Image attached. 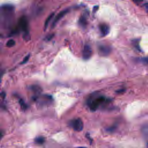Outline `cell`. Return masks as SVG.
<instances>
[{"label":"cell","mask_w":148,"mask_h":148,"mask_svg":"<svg viewBox=\"0 0 148 148\" xmlns=\"http://www.w3.org/2000/svg\"><path fill=\"white\" fill-rule=\"evenodd\" d=\"M78 148H86V147H78Z\"/></svg>","instance_id":"20"},{"label":"cell","mask_w":148,"mask_h":148,"mask_svg":"<svg viewBox=\"0 0 148 148\" xmlns=\"http://www.w3.org/2000/svg\"><path fill=\"white\" fill-rule=\"evenodd\" d=\"M2 137H3V134L0 132V139H1Z\"/></svg>","instance_id":"19"},{"label":"cell","mask_w":148,"mask_h":148,"mask_svg":"<svg viewBox=\"0 0 148 148\" xmlns=\"http://www.w3.org/2000/svg\"><path fill=\"white\" fill-rule=\"evenodd\" d=\"M100 32L102 36L105 37L109 34L110 32V27L106 24H101L99 26Z\"/></svg>","instance_id":"5"},{"label":"cell","mask_w":148,"mask_h":148,"mask_svg":"<svg viewBox=\"0 0 148 148\" xmlns=\"http://www.w3.org/2000/svg\"><path fill=\"white\" fill-rule=\"evenodd\" d=\"M19 26L22 30L25 31L26 33H28L27 29H28V22L25 18H22L19 20Z\"/></svg>","instance_id":"8"},{"label":"cell","mask_w":148,"mask_h":148,"mask_svg":"<svg viewBox=\"0 0 148 148\" xmlns=\"http://www.w3.org/2000/svg\"><path fill=\"white\" fill-rule=\"evenodd\" d=\"M134 46H135L136 48H137V49H138V50H140V49H139V45H138V41H136L135 40V41H134Z\"/></svg>","instance_id":"17"},{"label":"cell","mask_w":148,"mask_h":148,"mask_svg":"<svg viewBox=\"0 0 148 148\" xmlns=\"http://www.w3.org/2000/svg\"><path fill=\"white\" fill-rule=\"evenodd\" d=\"M15 41H14V40H9L8 42H7V47H8V48H11V47H12V46H14L15 45Z\"/></svg>","instance_id":"14"},{"label":"cell","mask_w":148,"mask_h":148,"mask_svg":"<svg viewBox=\"0 0 148 148\" xmlns=\"http://www.w3.org/2000/svg\"><path fill=\"white\" fill-rule=\"evenodd\" d=\"M98 52L102 56H108L111 52V48L109 46L101 45L98 46Z\"/></svg>","instance_id":"3"},{"label":"cell","mask_w":148,"mask_h":148,"mask_svg":"<svg viewBox=\"0 0 148 148\" xmlns=\"http://www.w3.org/2000/svg\"><path fill=\"white\" fill-rule=\"evenodd\" d=\"M40 87H38V86H34L32 87V90L34 91V92H37V91H39L40 90Z\"/></svg>","instance_id":"16"},{"label":"cell","mask_w":148,"mask_h":148,"mask_svg":"<svg viewBox=\"0 0 148 148\" xmlns=\"http://www.w3.org/2000/svg\"><path fill=\"white\" fill-rule=\"evenodd\" d=\"M35 142L38 144H42L45 142V138L42 136H38L35 139Z\"/></svg>","instance_id":"12"},{"label":"cell","mask_w":148,"mask_h":148,"mask_svg":"<svg viewBox=\"0 0 148 148\" xmlns=\"http://www.w3.org/2000/svg\"><path fill=\"white\" fill-rule=\"evenodd\" d=\"M30 55H28L27 56H26L24 58V59L23 60V61H22V64H23L26 63L29 61V59H30Z\"/></svg>","instance_id":"15"},{"label":"cell","mask_w":148,"mask_h":148,"mask_svg":"<svg viewBox=\"0 0 148 148\" xmlns=\"http://www.w3.org/2000/svg\"><path fill=\"white\" fill-rule=\"evenodd\" d=\"M144 7H145V10H146L147 13L148 14V3L144 4Z\"/></svg>","instance_id":"18"},{"label":"cell","mask_w":148,"mask_h":148,"mask_svg":"<svg viewBox=\"0 0 148 148\" xmlns=\"http://www.w3.org/2000/svg\"><path fill=\"white\" fill-rule=\"evenodd\" d=\"M68 12V10H64V11L60 12L56 16V18H55V19H54V20H53V23H52V28L56 26V25L60 21V20L62 18H63Z\"/></svg>","instance_id":"6"},{"label":"cell","mask_w":148,"mask_h":148,"mask_svg":"<svg viewBox=\"0 0 148 148\" xmlns=\"http://www.w3.org/2000/svg\"><path fill=\"white\" fill-rule=\"evenodd\" d=\"M71 125L76 131H81L83 129V123L79 118L72 120L71 122Z\"/></svg>","instance_id":"2"},{"label":"cell","mask_w":148,"mask_h":148,"mask_svg":"<svg viewBox=\"0 0 148 148\" xmlns=\"http://www.w3.org/2000/svg\"><path fill=\"white\" fill-rule=\"evenodd\" d=\"M106 101V99L104 96H95L94 94H92L88 98L87 104L92 111H95L101 104Z\"/></svg>","instance_id":"1"},{"label":"cell","mask_w":148,"mask_h":148,"mask_svg":"<svg viewBox=\"0 0 148 148\" xmlns=\"http://www.w3.org/2000/svg\"><path fill=\"white\" fill-rule=\"evenodd\" d=\"M138 61L140 63H142L143 64H148V58L147 57H143V58L138 59Z\"/></svg>","instance_id":"13"},{"label":"cell","mask_w":148,"mask_h":148,"mask_svg":"<svg viewBox=\"0 0 148 148\" xmlns=\"http://www.w3.org/2000/svg\"><path fill=\"white\" fill-rule=\"evenodd\" d=\"M19 104H20V105L21 108H22L23 110H26V109H27V104L25 103V102L22 99H20V100H19Z\"/></svg>","instance_id":"11"},{"label":"cell","mask_w":148,"mask_h":148,"mask_svg":"<svg viewBox=\"0 0 148 148\" xmlns=\"http://www.w3.org/2000/svg\"><path fill=\"white\" fill-rule=\"evenodd\" d=\"M79 23L80 25V26H82V27H86L87 24L86 19L85 16H82L80 17L79 21Z\"/></svg>","instance_id":"10"},{"label":"cell","mask_w":148,"mask_h":148,"mask_svg":"<svg viewBox=\"0 0 148 148\" xmlns=\"http://www.w3.org/2000/svg\"><path fill=\"white\" fill-rule=\"evenodd\" d=\"M92 53H93V51L90 45H85L82 52L83 58L86 60H89L91 57Z\"/></svg>","instance_id":"4"},{"label":"cell","mask_w":148,"mask_h":148,"mask_svg":"<svg viewBox=\"0 0 148 148\" xmlns=\"http://www.w3.org/2000/svg\"><path fill=\"white\" fill-rule=\"evenodd\" d=\"M54 15H55V13H52V14H51L48 17V18L46 19V21H45V24H44L45 30L48 28V25H49V23H50V20L53 19Z\"/></svg>","instance_id":"9"},{"label":"cell","mask_w":148,"mask_h":148,"mask_svg":"<svg viewBox=\"0 0 148 148\" xmlns=\"http://www.w3.org/2000/svg\"></svg>","instance_id":"21"},{"label":"cell","mask_w":148,"mask_h":148,"mask_svg":"<svg viewBox=\"0 0 148 148\" xmlns=\"http://www.w3.org/2000/svg\"><path fill=\"white\" fill-rule=\"evenodd\" d=\"M141 132L143 138L146 142L147 146L148 147V124L143 125V127L141 128Z\"/></svg>","instance_id":"7"}]
</instances>
